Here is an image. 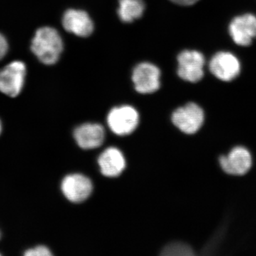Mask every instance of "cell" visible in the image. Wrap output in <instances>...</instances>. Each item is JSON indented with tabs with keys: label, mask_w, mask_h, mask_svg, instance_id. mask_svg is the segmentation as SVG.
<instances>
[{
	"label": "cell",
	"mask_w": 256,
	"mask_h": 256,
	"mask_svg": "<svg viewBox=\"0 0 256 256\" xmlns=\"http://www.w3.org/2000/svg\"><path fill=\"white\" fill-rule=\"evenodd\" d=\"M31 50L42 63L53 65L57 63L63 52V40L54 28L44 26L36 32Z\"/></svg>",
	"instance_id": "cell-1"
},
{
	"label": "cell",
	"mask_w": 256,
	"mask_h": 256,
	"mask_svg": "<svg viewBox=\"0 0 256 256\" xmlns=\"http://www.w3.org/2000/svg\"><path fill=\"white\" fill-rule=\"evenodd\" d=\"M107 121L109 128L114 134L127 136L137 128L139 124V114L132 106H118L109 112Z\"/></svg>",
	"instance_id": "cell-2"
},
{
	"label": "cell",
	"mask_w": 256,
	"mask_h": 256,
	"mask_svg": "<svg viewBox=\"0 0 256 256\" xmlns=\"http://www.w3.org/2000/svg\"><path fill=\"white\" fill-rule=\"evenodd\" d=\"M161 72L154 64L142 62L133 69L132 80L136 92L150 94L159 90Z\"/></svg>",
	"instance_id": "cell-3"
},
{
	"label": "cell",
	"mask_w": 256,
	"mask_h": 256,
	"mask_svg": "<svg viewBox=\"0 0 256 256\" xmlns=\"http://www.w3.org/2000/svg\"><path fill=\"white\" fill-rule=\"evenodd\" d=\"M178 76L186 82H196L204 76V56L200 52L185 50L178 57Z\"/></svg>",
	"instance_id": "cell-4"
},
{
	"label": "cell",
	"mask_w": 256,
	"mask_h": 256,
	"mask_svg": "<svg viewBox=\"0 0 256 256\" xmlns=\"http://www.w3.org/2000/svg\"><path fill=\"white\" fill-rule=\"evenodd\" d=\"M172 120L182 132L194 134L203 124L204 114L200 106L190 102L176 109L172 114Z\"/></svg>",
	"instance_id": "cell-5"
},
{
	"label": "cell",
	"mask_w": 256,
	"mask_h": 256,
	"mask_svg": "<svg viewBox=\"0 0 256 256\" xmlns=\"http://www.w3.org/2000/svg\"><path fill=\"white\" fill-rule=\"evenodd\" d=\"M26 76V66L22 62H11L0 70V92L16 97L22 90Z\"/></svg>",
	"instance_id": "cell-6"
},
{
	"label": "cell",
	"mask_w": 256,
	"mask_h": 256,
	"mask_svg": "<svg viewBox=\"0 0 256 256\" xmlns=\"http://www.w3.org/2000/svg\"><path fill=\"white\" fill-rule=\"evenodd\" d=\"M210 72L223 82H230L236 78L240 72V62L236 56L228 52L216 54L210 63Z\"/></svg>",
	"instance_id": "cell-7"
},
{
	"label": "cell",
	"mask_w": 256,
	"mask_h": 256,
	"mask_svg": "<svg viewBox=\"0 0 256 256\" xmlns=\"http://www.w3.org/2000/svg\"><path fill=\"white\" fill-rule=\"evenodd\" d=\"M62 190L69 201L79 203L85 201L92 194V182L82 174H68L62 181Z\"/></svg>",
	"instance_id": "cell-8"
},
{
	"label": "cell",
	"mask_w": 256,
	"mask_h": 256,
	"mask_svg": "<svg viewBox=\"0 0 256 256\" xmlns=\"http://www.w3.org/2000/svg\"><path fill=\"white\" fill-rule=\"evenodd\" d=\"M229 34L239 46H247L256 38V16L246 14L236 16L229 25Z\"/></svg>",
	"instance_id": "cell-9"
},
{
	"label": "cell",
	"mask_w": 256,
	"mask_h": 256,
	"mask_svg": "<svg viewBox=\"0 0 256 256\" xmlns=\"http://www.w3.org/2000/svg\"><path fill=\"white\" fill-rule=\"evenodd\" d=\"M220 163L222 170L229 174L244 175L252 168L250 152L244 146H236L228 156H220Z\"/></svg>",
	"instance_id": "cell-10"
},
{
	"label": "cell",
	"mask_w": 256,
	"mask_h": 256,
	"mask_svg": "<svg viewBox=\"0 0 256 256\" xmlns=\"http://www.w3.org/2000/svg\"><path fill=\"white\" fill-rule=\"evenodd\" d=\"M62 25L66 31L79 37H88L92 34L94 24L86 12L69 9L62 18Z\"/></svg>",
	"instance_id": "cell-11"
},
{
	"label": "cell",
	"mask_w": 256,
	"mask_h": 256,
	"mask_svg": "<svg viewBox=\"0 0 256 256\" xmlns=\"http://www.w3.org/2000/svg\"><path fill=\"white\" fill-rule=\"evenodd\" d=\"M74 136L77 144L82 149H95L104 142L105 130L100 124H85L76 128Z\"/></svg>",
	"instance_id": "cell-12"
},
{
	"label": "cell",
	"mask_w": 256,
	"mask_h": 256,
	"mask_svg": "<svg viewBox=\"0 0 256 256\" xmlns=\"http://www.w3.org/2000/svg\"><path fill=\"white\" fill-rule=\"evenodd\" d=\"M100 172L108 178H116L124 172L126 166V159L120 150L109 148L101 153L98 158Z\"/></svg>",
	"instance_id": "cell-13"
},
{
	"label": "cell",
	"mask_w": 256,
	"mask_h": 256,
	"mask_svg": "<svg viewBox=\"0 0 256 256\" xmlns=\"http://www.w3.org/2000/svg\"><path fill=\"white\" fill-rule=\"evenodd\" d=\"M118 14L124 23H131L142 16L146 9L143 0H119Z\"/></svg>",
	"instance_id": "cell-14"
},
{
	"label": "cell",
	"mask_w": 256,
	"mask_h": 256,
	"mask_svg": "<svg viewBox=\"0 0 256 256\" xmlns=\"http://www.w3.org/2000/svg\"><path fill=\"white\" fill-rule=\"evenodd\" d=\"M193 250L188 244L181 242H172L162 250L161 255L166 256H191Z\"/></svg>",
	"instance_id": "cell-15"
},
{
	"label": "cell",
	"mask_w": 256,
	"mask_h": 256,
	"mask_svg": "<svg viewBox=\"0 0 256 256\" xmlns=\"http://www.w3.org/2000/svg\"><path fill=\"white\" fill-rule=\"evenodd\" d=\"M24 256H52V254L48 248L44 246H38L33 248L28 249L24 252Z\"/></svg>",
	"instance_id": "cell-16"
},
{
	"label": "cell",
	"mask_w": 256,
	"mask_h": 256,
	"mask_svg": "<svg viewBox=\"0 0 256 256\" xmlns=\"http://www.w3.org/2000/svg\"><path fill=\"white\" fill-rule=\"evenodd\" d=\"M8 50V44L6 38L0 34V60L4 58Z\"/></svg>",
	"instance_id": "cell-17"
},
{
	"label": "cell",
	"mask_w": 256,
	"mask_h": 256,
	"mask_svg": "<svg viewBox=\"0 0 256 256\" xmlns=\"http://www.w3.org/2000/svg\"><path fill=\"white\" fill-rule=\"evenodd\" d=\"M170 1L175 4L183 5V6H190V5L195 4L198 0H170Z\"/></svg>",
	"instance_id": "cell-18"
},
{
	"label": "cell",
	"mask_w": 256,
	"mask_h": 256,
	"mask_svg": "<svg viewBox=\"0 0 256 256\" xmlns=\"http://www.w3.org/2000/svg\"><path fill=\"white\" fill-rule=\"evenodd\" d=\"M1 132H2V124H1V122H0V134H1Z\"/></svg>",
	"instance_id": "cell-19"
},
{
	"label": "cell",
	"mask_w": 256,
	"mask_h": 256,
	"mask_svg": "<svg viewBox=\"0 0 256 256\" xmlns=\"http://www.w3.org/2000/svg\"><path fill=\"white\" fill-rule=\"evenodd\" d=\"M0 238H1V234H0Z\"/></svg>",
	"instance_id": "cell-20"
},
{
	"label": "cell",
	"mask_w": 256,
	"mask_h": 256,
	"mask_svg": "<svg viewBox=\"0 0 256 256\" xmlns=\"http://www.w3.org/2000/svg\"><path fill=\"white\" fill-rule=\"evenodd\" d=\"M0 255H1V254H0Z\"/></svg>",
	"instance_id": "cell-21"
}]
</instances>
